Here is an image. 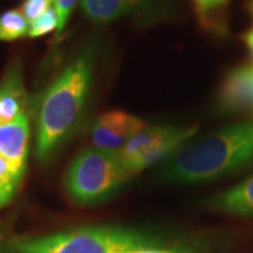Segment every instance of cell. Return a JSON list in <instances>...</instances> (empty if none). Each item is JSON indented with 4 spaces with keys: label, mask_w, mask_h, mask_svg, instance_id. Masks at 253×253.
<instances>
[{
    "label": "cell",
    "mask_w": 253,
    "mask_h": 253,
    "mask_svg": "<svg viewBox=\"0 0 253 253\" xmlns=\"http://www.w3.org/2000/svg\"><path fill=\"white\" fill-rule=\"evenodd\" d=\"M253 162V121L226 126L179 151L165 165L170 183H201L218 179Z\"/></svg>",
    "instance_id": "cell-1"
},
{
    "label": "cell",
    "mask_w": 253,
    "mask_h": 253,
    "mask_svg": "<svg viewBox=\"0 0 253 253\" xmlns=\"http://www.w3.org/2000/svg\"><path fill=\"white\" fill-rule=\"evenodd\" d=\"M94 51L84 46L46 90L41 103L37 134V156L45 159L62 142L81 117L90 90Z\"/></svg>",
    "instance_id": "cell-2"
},
{
    "label": "cell",
    "mask_w": 253,
    "mask_h": 253,
    "mask_svg": "<svg viewBox=\"0 0 253 253\" xmlns=\"http://www.w3.org/2000/svg\"><path fill=\"white\" fill-rule=\"evenodd\" d=\"M154 239L136 231L96 226L14 242L16 253H126L149 248Z\"/></svg>",
    "instance_id": "cell-3"
},
{
    "label": "cell",
    "mask_w": 253,
    "mask_h": 253,
    "mask_svg": "<svg viewBox=\"0 0 253 253\" xmlns=\"http://www.w3.org/2000/svg\"><path fill=\"white\" fill-rule=\"evenodd\" d=\"M129 177L118 151L87 148L69 165L65 189L75 203L90 206L111 197Z\"/></svg>",
    "instance_id": "cell-4"
},
{
    "label": "cell",
    "mask_w": 253,
    "mask_h": 253,
    "mask_svg": "<svg viewBox=\"0 0 253 253\" xmlns=\"http://www.w3.org/2000/svg\"><path fill=\"white\" fill-rule=\"evenodd\" d=\"M177 3L179 0H82V9L96 24H106L123 17L152 23L168 17Z\"/></svg>",
    "instance_id": "cell-5"
},
{
    "label": "cell",
    "mask_w": 253,
    "mask_h": 253,
    "mask_svg": "<svg viewBox=\"0 0 253 253\" xmlns=\"http://www.w3.org/2000/svg\"><path fill=\"white\" fill-rule=\"evenodd\" d=\"M139 118L123 111H111L96 120L91 126V141L100 149L118 151L145 128Z\"/></svg>",
    "instance_id": "cell-6"
},
{
    "label": "cell",
    "mask_w": 253,
    "mask_h": 253,
    "mask_svg": "<svg viewBox=\"0 0 253 253\" xmlns=\"http://www.w3.org/2000/svg\"><path fill=\"white\" fill-rule=\"evenodd\" d=\"M219 106L226 113L253 111V65L238 66L226 75L219 91Z\"/></svg>",
    "instance_id": "cell-7"
},
{
    "label": "cell",
    "mask_w": 253,
    "mask_h": 253,
    "mask_svg": "<svg viewBox=\"0 0 253 253\" xmlns=\"http://www.w3.org/2000/svg\"><path fill=\"white\" fill-rule=\"evenodd\" d=\"M30 123L27 114H21L13 123L0 126V155L14 166L16 172L23 176L27 165Z\"/></svg>",
    "instance_id": "cell-8"
},
{
    "label": "cell",
    "mask_w": 253,
    "mask_h": 253,
    "mask_svg": "<svg viewBox=\"0 0 253 253\" xmlns=\"http://www.w3.org/2000/svg\"><path fill=\"white\" fill-rule=\"evenodd\" d=\"M27 94L23 84L21 65L16 59L11 63L0 83V126L13 123L16 118L24 114Z\"/></svg>",
    "instance_id": "cell-9"
},
{
    "label": "cell",
    "mask_w": 253,
    "mask_h": 253,
    "mask_svg": "<svg viewBox=\"0 0 253 253\" xmlns=\"http://www.w3.org/2000/svg\"><path fill=\"white\" fill-rule=\"evenodd\" d=\"M196 131H197V126H186V128L177 126L172 135H169L168 138L159 141L152 148L146 149L142 154L136 155L135 158H132L131 161L124 163L126 169L129 173V176L141 172L145 168H148V166L154 165L155 162H158V161H161L163 158L173 154L176 149H179L180 145H183L189 139L190 136L194 135Z\"/></svg>",
    "instance_id": "cell-10"
},
{
    "label": "cell",
    "mask_w": 253,
    "mask_h": 253,
    "mask_svg": "<svg viewBox=\"0 0 253 253\" xmlns=\"http://www.w3.org/2000/svg\"><path fill=\"white\" fill-rule=\"evenodd\" d=\"M208 206L226 214L253 217V176L234 189L215 196L210 200Z\"/></svg>",
    "instance_id": "cell-11"
},
{
    "label": "cell",
    "mask_w": 253,
    "mask_h": 253,
    "mask_svg": "<svg viewBox=\"0 0 253 253\" xmlns=\"http://www.w3.org/2000/svg\"><path fill=\"white\" fill-rule=\"evenodd\" d=\"M176 128L177 126H145L142 131H139L124 145L123 149L118 151L121 161L124 163L131 161L136 155L142 154L144 151L152 148L159 141L172 135Z\"/></svg>",
    "instance_id": "cell-12"
},
{
    "label": "cell",
    "mask_w": 253,
    "mask_h": 253,
    "mask_svg": "<svg viewBox=\"0 0 253 253\" xmlns=\"http://www.w3.org/2000/svg\"><path fill=\"white\" fill-rule=\"evenodd\" d=\"M30 23L20 10H7L0 16V41H14L28 34Z\"/></svg>",
    "instance_id": "cell-13"
},
{
    "label": "cell",
    "mask_w": 253,
    "mask_h": 253,
    "mask_svg": "<svg viewBox=\"0 0 253 253\" xmlns=\"http://www.w3.org/2000/svg\"><path fill=\"white\" fill-rule=\"evenodd\" d=\"M23 176H20L14 166L3 155H0V208L4 207L13 199Z\"/></svg>",
    "instance_id": "cell-14"
},
{
    "label": "cell",
    "mask_w": 253,
    "mask_h": 253,
    "mask_svg": "<svg viewBox=\"0 0 253 253\" xmlns=\"http://www.w3.org/2000/svg\"><path fill=\"white\" fill-rule=\"evenodd\" d=\"M58 13L55 7H49L45 13H42L38 18H36L33 23H30L28 27V34L30 38H38V37H44L49 33H54L55 30L58 31Z\"/></svg>",
    "instance_id": "cell-15"
},
{
    "label": "cell",
    "mask_w": 253,
    "mask_h": 253,
    "mask_svg": "<svg viewBox=\"0 0 253 253\" xmlns=\"http://www.w3.org/2000/svg\"><path fill=\"white\" fill-rule=\"evenodd\" d=\"M54 0H24L21 4V13L27 18L28 23H33L49 7H52Z\"/></svg>",
    "instance_id": "cell-16"
},
{
    "label": "cell",
    "mask_w": 253,
    "mask_h": 253,
    "mask_svg": "<svg viewBox=\"0 0 253 253\" xmlns=\"http://www.w3.org/2000/svg\"><path fill=\"white\" fill-rule=\"evenodd\" d=\"M79 0H54L55 10L58 13V20H59V24H58V34L62 33V30L65 26L68 24V20L72 14L73 7L76 6Z\"/></svg>",
    "instance_id": "cell-17"
},
{
    "label": "cell",
    "mask_w": 253,
    "mask_h": 253,
    "mask_svg": "<svg viewBox=\"0 0 253 253\" xmlns=\"http://www.w3.org/2000/svg\"><path fill=\"white\" fill-rule=\"evenodd\" d=\"M191 1L200 17L207 18L217 10L222 9L229 0H191Z\"/></svg>",
    "instance_id": "cell-18"
},
{
    "label": "cell",
    "mask_w": 253,
    "mask_h": 253,
    "mask_svg": "<svg viewBox=\"0 0 253 253\" xmlns=\"http://www.w3.org/2000/svg\"><path fill=\"white\" fill-rule=\"evenodd\" d=\"M126 253H176L173 251H163V249H152V248H141L135 251H129Z\"/></svg>",
    "instance_id": "cell-19"
},
{
    "label": "cell",
    "mask_w": 253,
    "mask_h": 253,
    "mask_svg": "<svg viewBox=\"0 0 253 253\" xmlns=\"http://www.w3.org/2000/svg\"><path fill=\"white\" fill-rule=\"evenodd\" d=\"M244 40H245V44H246V46H248V49L251 51V55H252V58H253V28L252 30H249V31L245 34Z\"/></svg>",
    "instance_id": "cell-20"
},
{
    "label": "cell",
    "mask_w": 253,
    "mask_h": 253,
    "mask_svg": "<svg viewBox=\"0 0 253 253\" xmlns=\"http://www.w3.org/2000/svg\"><path fill=\"white\" fill-rule=\"evenodd\" d=\"M251 11H252V14H253V0L251 1Z\"/></svg>",
    "instance_id": "cell-21"
}]
</instances>
